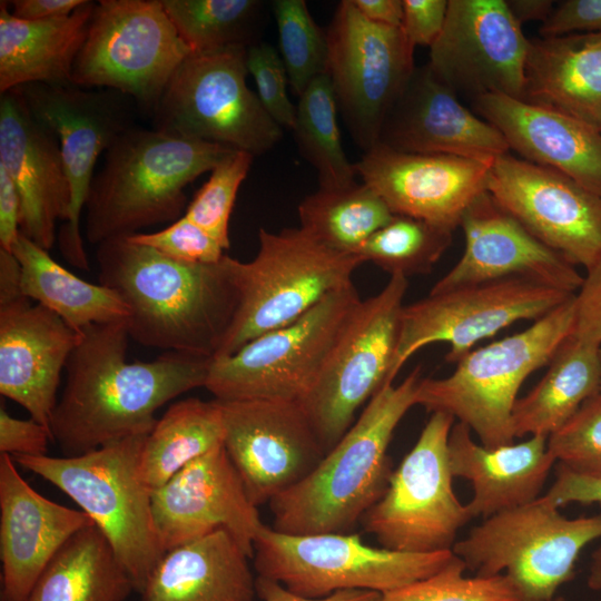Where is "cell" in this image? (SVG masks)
Segmentation results:
<instances>
[{"instance_id": "cell-21", "label": "cell", "mask_w": 601, "mask_h": 601, "mask_svg": "<svg viewBox=\"0 0 601 601\" xmlns=\"http://www.w3.org/2000/svg\"><path fill=\"white\" fill-rule=\"evenodd\" d=\"M154 522L165 553L218 529L253 559L265 526L224 445L194 460L151 493Z\"/></svg>"}, {"instance_id": "cell-15", "label": "cell", "mask_w": 601, "mask_h": 601, "mask_svg": "<svg viewBox=\"0 0 601 601\" xmlns=\"http://www.w3.org/2000/svg\"><path fill=\"white\" fill-rule=\"evenodd\" d=\"M327 69L337 108L364 152L377 145L384 121L414 70V47L402 28L365 19L341 1L326 30Z\"/></svg>"}, {"instance_id": "cell-29", "label": "cell", "mask_w": 601, "mask_h": 601, "mask_svg": "<svg viewBox=\"0 0 601 601\" xmlns=\"http://www.w3.org/2000/svg\"><path fill=\"white\" fill-rule=\"evenodd\" d=\"M471 432L457 422L449 437L451 472L473 487V497L465 504L471 520L487 519L536 500L555 463L548 437L534 435L490 449L476 443Z\"/></svg>"}, {"instance_id": "cell-14", "label": "cell", "mask_w": 601, "mask_h": 601, "mask_svg": "<svg viewBox=\"0 0 601 601\" xmlns=\"http://www.w3.org/2000/svg\"><path fill=\"white\" fill-rule=\"evenodd\" d=\"M455 418L435 412L361 522L382 548L410 553L452 550L471 520L453 490L449 437Z\"/></svg>"}, {"instance_id": "cell-44", "label": "cell", "mask_w": 601, "mask_h": 601, "mask_svg": "<svg viewBox=\"0 0 601 601\" xmlns=\"http://www.w3.org/2000/svg\"><path fill=\"white\" fill-rule=\"evenodd\" d=\"M548 450L555 462L572 472L601 479V391L549 435Z\"/></svg>"}, {"instance_id": "cell-8", "label": "cell", "mask_w": 601, "mask_h": 601, "mask_svg": "<svg viewBox=\"0 0 601 601\" xmlns=\"http://www.w3.org/2000/svg\"><path fill=\"white\" fill-rule=\"evenodd\" d=\"M600 538L601 513L569 519L543 495L484 519L452 551L476 575L506 574L520 601H551Z\"/></svg>"}, {"instance_id": "cell-24", "label": "cell", "mask_w": 601, "mask_h": 601, "mask_svg": "<svg viewBox=\"0 0 601 601\" xmlns=\"http://www.w3.org/2000/svg\"><path fill=\"white\" fill-rule=\"evenodd\" d=\"M0 166L20 197V234L49 250L68 218L69 181L58 138L14 89L0 96Z\"/></svg>"}, {"instance_id": "cell-47", "label": "cell", "mask_w": 601, "mask_h": 601, "mask_svg": "<svg viewBox=\"0 0 601 601\" xmlns=\"http://www.w3.org/2000/svg\"><path fill=\"white\" fill-rule=\"evenodd\" d=\"M52 441L48 426L33 418L21 420L11 416L0 407V454L41 456L47 455Z\"/></svg>"}, {"instance_id": "cell-25", "label": "cell", "mask_w": 601, "mask_h": 601, "mask_svg": "<svg viewBox=\"0 0 601 601\" xmlns=\"http://www.w3.org/2000/svg\"><path fill=\"white\" fill-rule=\"evenodd\" d=\"M377 144L412 154H439L493 162L509 152L503 135L472 112L428 65L415 68L388 112Z\"/></svg>"}, {"instance_id": "cell-51", "label": "cell", "mask_w": 601, "mask_h": 601, "mask_svg": "<svg viewBox=\"0 0 601 601\" xmlns=\"http://www.w3.org/2000/svg\"><path fill=\"white\" fill-rule=\"evenodd\" d=\"M544 496L556 508L569 503L601 505V479L584 476L560 465Z\"/></svg>"}, {"instance_id": "cell-48", "label": "cell", "mask_w": 601, "mask_h": 601, "mask_svg": "<svg viewBox=\"0 0 601 601\" xmlns=\"http://www.w3.org/2000/svg\"><path fill=\"white\" fill-rule=\"evenodd\" d=\"M572 335L584 343L601 346V256L587 269L575 293V323Z\"/></svg>"}, {"instance_id": "cell-13", "label": "cell", "mask_w": 601, "mask_h": 601, "mask_svg": "<svg viewBox=\"0 0 601 601\" xmlns=\"http://www.w3.org/2000/svg\"><path fill=\"white\" fill-rule=\"evenodd\" d=\"M407 286V278L391 276L380 293L359 300L298 402L326 452L355 422L358 408L390 384Z\"/></svg>"}, {"instance_id": "cell-38", "label": "cell", "mask_w": 601, "mask_h": 601, "mask_svg": "<svg viewBox=\"0 0 601 601\" xmlns=\"http://www.w3.org/2000/svg\"><path fill=\"white\" fill-rule=\"evenodd\" d=\"M337 104L327 73L315 78L299 96L292 128L300 155L317 173L319 188H341L356 183L341 141Z\"/></svg>"}, {"instance_id": "cell-59", "label": "cell", "mask_w": 601, "mask_h": 601, "mask_svg": "<svg viewBox=\"0 0 601 601\" xmlns=\"http://www.w3.org/2000/svg\"><path fill=\"white\" fill-rule=\"evenodd\" d=\"M551 601H566L564 598L562 597H555L553 600Z\"/></svg>"}, {"instance_id": "cell-19", "label": "cell", "mask_w": 601, "mask_h": 601, "mask_svg": "<svg viewBox=\"0 0 601 601\" xmlns=\"http://www.w3.org/2000/svg\"><path fill=\"white\" fill-rule=\"evenodd\" d=\"M224 449L255 506L304 480L326 454L298 402H220Z\"/></svg>"}, {"instance_id": "cell-1", "label": "cell", "mask_w": 601, "mask_h": 601, "mask_svg": "<svg viewBox=\"0 0 601 601\" xmlns=\"http://www.w3.org/2000/svg\"><path fill=\"white\" fill-rule=\"evenodd\" d=\"M129 338L127 322L81 332L50 422L52 442L66 456L149 434L162 405L205 387L213 358L166 352L152 361L128 362Z\"/></svg>"}, {"instance_id": "cell-40", "label": "cell", "mask_w": 601, "mask_h": 601, "mask_svg": "<svg viewBox=\"0 0 601 601\" xmlns=\"http://www.w3.org/2000/svg\"><path fill=\"white\" fill-rule=\"evenodd\" d=\"M453 240V231L422 219L394 215L358 248L363 263L371 262L390 276L428 274Z\"/></svg>"}, {"instance_id": "cell-26", "label": "cell", "mask_w": 601, "mask_h": 601, "mask_svg": "<svg viewBox=\"0 0 601 601\" xmlns=\"http://www.w3.org/2000/svg\"><path fill=\"white\" fill-rule=\"evenodd\" d=\"M92 524L83 511L39 494L20 475L12 456L0 454L1 601H28L58 551Z\"/></svg>"}, {"instance_id": "cell-45", "label": "cell", "mask_w": 601, "mask_h": 601, "mask_svg": "<svg viewBox=\"0 0 601 601\" xmlns=\"http://www.w3.org/2000/svg\"><path fill=\"white\" fill-rule=\"evenodd\" d=\"M127 237L185 264H215L226 255L223 246L209 233L184 215L160 230L140 231Z\"/></svg>"}, {"instance_id": "cell-32", "label": "cell", "mask_w": 601, "mask_h": 601, "mask_svg": "<svg viewBox=\"0 0 601 601\" xmlns=\"http://www.w3.org/2000/svg\"><path fill=\"white\" fill-rule=\"evenodd\" d=\"M95 6L86 0L69 16L29 21L13 17L1 1L0 92L30 83H71Z\"/></svg>"}, {"instance_id": "cell-33", "label": "cell", "mask_w": 601, "mask_h": 601, "mask_svg": "<svg viewBox=\"0 0 601 601\" xmlns=\"http://www.w3.org/2000/svg\"><path fill=\"white\" fill-rule=\"evenodd\" d=\"M600 391L601 346L571 335L550 361L541 381L516 400L512 412L514 437H549Z\"/></svg>"}, {"instance_id": "cell-23", "label": "cell", "mask_w": 601, "mask_h": 601, "mask_svg": "<svg viewBox=\"0 0 601 601\" xmlns=\"http://www.w3.org/2000/svg\"><path fill=\"white\" fill-rule=\"evenodd\" d=\"M460 227L465 248L457 263L431 288L521 278L575 294L582 285L575 266L523 227L485 190L465 209Z\"/></svg>"}, {"instance_id": "cell-2", "label": "cell", "mask_w": 601, "mask_h": 601, "mask_svg": "<svg viewBox=\"0 0 601 601\" xmlns=\"http://www.w3.org/2000/svg\"><path fill=\"white\" fill-rule=\"evenodd\" d=\"M99 283L129 309V337L147 347L214 358L238 306L233 257L185 264L128 237L97 247Z\"/></svg>"}, {"instance_id": "cell-41", "label": "cell", "mask_w": 601, "mask_h": 601, "mask_svg": "<svg viewBox=\"0 0 601 601\" xmlns=\"http://www.w3.org/2000/svg\"><path fill=\"white\" fill-rule=\"evenodd\" d=\"M280 58L293 92L300 96L327 69L326 31L313 19L304 0H275Z\"/></svg>"}, {"instance_id": "cell-11", "label": "cell", "mask_w": 601, "mask_h": 601, "mask_svg": "<svg viewBox=\"0 0 601 601\" xmlns=\"http://www.w3.org/2000/svg\"><path fill=\"white\" fill-rule=\"evenodd\" d=\"M190 53L161 0H100L73 63L71 83L119 91L151 116Z\"/></svg>"}, {"instance_id": "cell-31", "label": "cell", "mask_w": 601, "mask_h": 601, "mask_svg": "<svg viewBox=\"0 0 601 601\" xmlns=\"http://www.w3.org/2000/svg\"><path fill=\"white\" fill-rule=\"evenodd\" d=\"M521 100L601 129V32L530 39Z\"/></svg>"}, {"instance_id": "cell-16", "label": "cell", "mask_w": 601, "mask_h": 601, "mask_svg": "<svg viewBox=\"0 0 601 601\" xmlns=\"http://www.w3.org/2000/svg\"><path fill=\"white\" fill-rule=\"evenodd\" d=\"M574 294L521 278L482 282L430 293L404 305L388 382L422 347L444 342L446 362L457 363L473 346L513 323L539 319Z\"/></svg>"}, {"instance_id": "cell-56", "label": "cell", "mask_w": 601, "mask_h": 601, "mask_svg": "<svg viewBox=\"0 0 601 601\" xmlns=\"http://www.w3.org/2000/svg\"><path fill=\"white\" fill-rule=\"evenodd\" d=\"M21 297V266L12 252L0 248V305Z\"/></svg>"}, {"instance_id": "cell-22", "label": "cell", "mask_w": 601, "mask_h": 601, "mask_svg": "<svg viewBox=\"0 0 601 601\" xmlns=\"http://www.w3.org/2000/svg\"><path fill=\"white\" fill-rule=\"evenodd\" d=\"M492 162L412 154L377 144L355 162L357 175L394 215L454 231L470 204L486 190Z\"/></svg>"}, {"instance_id": "cell-39", "label": "cell", "mask_w": 601, "mask_h": 601, "mask_svg": "<svg viewBox=\"0 0 601 601\" xmlns=\"http://www.w3.org/2000/svg\"><path fill=\"white\" fill-rule=\"evenodd\" d=\"M181 39L194 53L235 46L249 40L260 9L257 0H161Z\"/></svg>"}, {"instance_id": "cell-52", "label": "cell", "mask_w": 601, "mask_h": 601, "mask_svg": "<svg viewBox=\"0 0 601 601\" xmlns=\"http://www.w3.org/2000/svg\"><path fill=\"white\" fill-rule=\"evenodd\" d=\"M256 593L263 601H380L382 594L370 590H342L324 598H307L292 592L279 582L256 577Z\"/></svg>"}, {"instance_id": "cell-7", "label": "cell", "mask_w": 601, "mask_h": 601, "mask_svg": "<svg viewBox=\"0 0 601 601\" xmlns=\"http://www.w3.org/2000/svg\"><path fill=\"white\" fill-rule=\"evenodd\" d=\"M258 242L254 259H233L238 306L215 357L296 321L352 284L354 270L363 264L358 255L337 252L300 227L277 233L260 228Z\"/></svg>"}, {"instance_id": "cell-18", "label": "cell", "mask_w": 601, "mask_h": 601, "mask_svg": "<svg viewBox=\"0 0 601 601\" xmlns=\"http://www.w3.org/2000/svg\"><path fill=\"white\" fill-rule=\"evenodd\" d=\"M486 190L574 266L588 269L601 256V197L566 175L506 152L491 164Z\"/></svg>"}, {"instance_id": "cell-3", "label": "cell", "mask_w": 601, "mask_h": 601, "mask_svg": "<svg viewBox=\"0 0 601 601\" xmlns=\"http://www.w3.org/2000/svg\"><path fill=\"white\" fill-rule=\"evenodd\" d=\"M420 367L385 384L359 417L299 483L268 504L273 529L294 535L349 533L383 496L392 475L388 446L416 405Z\"/></svg>"}, {"instance_id": "cell-35", "label": "cell", "mask_w": 601, "mask_h": 601, "mask_svg": "<svg viewBox=\"0 0 601 601\" xmlns=\"http://www.w3.org/2000/svg\"><path fill=\"white\" fill-rule=\"evenodd\" d=\"M135 585L96 524L73 534L38 578L28 601H125Z\"/></svg>"}, {"instance_id": "cell-58", "label": "cell", "mask_w": 601, "mask_h": 601, "mask_svg": "<svg viewBox=\"0 0 601 601\" xmlns=\"http://www.w3.org/2000/svg\"><path fill=\"white\" fill-rule=\"evenodd\" d=\"M587 584L589 589L601 592V544L591 554Z\"/></svg>"}, {"instance_id": "cell-34", "label": "cell", "mask_w": 601, "mask_h": 601, "mask_svg": "<svg viewBox=\"0 0 601 601\" xmlns=\"http://www.w3.org/2000/svg\"><path fill=\"white\" fill-rule=\"evenodd\" d=\"M11 252L21 266L22 295L58 315L76 332L95 324L128 321V306L114 289L79 278L22 234Z\"/></svg>"}, {"instance_id": "cell-50", "label": "cell", "mask_w": 601, "mask_h": 601, "mask_svg": "<svg viewBox=\"0 0 601 601\" xmlns=\"http://www.w3.org/2000/svg\"><path fill=\"white\" fill-rule=\"evenodd\" d=\"M542 37L601 32V0H566L539 28Z\"/></svg>"}, {"instance_id": "cell-30", "label": "cell", "mask_w": 601, "mask_h": 601, "mask_svg": "<svg viewBox=\"0 0 601 601\" xmlns=\"http://www.w3.org/2000/svg\"><path fill=\"white\" fill-rule=\"evenodd\" d=\"M249 559L227 530L218 529L167 551L139 601H254Z\"/></svg>"}, {"instance_id": "cell-53", "label": "cell", "mask_w": 601, "mask_h": 601, "mask_svg": "<svg viewBox=\"0 0 601 601\" xmlns=\"http://www.w3.org/2000/svg\"><path fill=\"white\" fill-rule=\"evenodd\" d=\"M20 197L9 174L0 166V248L11 252L20 234Z\"/></svg>"}, {"instance_id": "cell-20", "label": "cell", "mask_w": 601, "mask_h": 601, "mask_svg": "<svg viewBox=\"0 0 601 601\" xmlns=\"http://www.w3.org/2000/svg\"><path fill=\"white\" fill-rule=\"evenodd\" d=\"M529 41L505 0H449L427 65L457 96L521 99Z\"/></svg>"}, {"instance_id": "cell-55", "label": "cell", "mask_w": 601, "mask_h": 601, "mask_svg": "<svg viewBox=\"0 0 601 601\" xmlns=\"http://www.w3.org/2000/svg\"><path fill=\"white\" fill-rule=\"evenodd\" d=\"M353 3L362 16L371 22L402 28V0H353Z\"/></svg>"}, {"instance_id": "cell-28", "label": "cell", "mask_w": 601, "mask_h": 601, "mask_svg": "<svg viewBox=\"0 0 601 601\" xmlns=\"http://www.w3.org/2000/svg\"><path fill=\"white\" fill-rule=\"evenodd\" d=\"M473 105L522 159L555 169L601 197V129L501 93L480 96Z\"/></svg>"}, {"instance_id": "cell-5", "label": "cell", "mask_w": 601, "mask_h": 601, "mask_svg": "<svg viewBox=\"0 0 601 601\" xmlns=\"http://www.w3.org/2000/svg\"><path fill=\"white\" fill-rule=\"evenodd\" d=\"M575 323V294L530 327L472 349L443 378H422L416 405L457 418L481 444H512V412L523 382L550 361Z\"/></svg>"}, {"instance_id": "cell-4", "label": "cell", "mask_w": 601, "mask_h": 601, "mask_svg": "<svg viewBox=\"0 0 601 601\" xmlns=\"http://www.w3.org/2000/svg\"><path fill=\"white\" fill-rule=\"evenodd\" d=\"M233 150L155 128H129L106 150L92 178L83 208L86 239L98 246L179 219L185 188Z\"/></svg>"}, {"instance_id": "cell-9", "label": "cell", "mask_w": 601, "mask_h": 601, "mask_svg": "<svg viewBox=\"0 0 601 601\" xmlns=\"http://www.w3.org/2000/svg\"><path fill=\"white\" fill-rule=\"evenodd\" d=\"M454 556L452 550L410 553L375 548L359 534H285L264 526L254 542L257 575L294 593L324 598L342 590L381 594L427 578Z\"/></svg>"}, {"instance_id": "cell-17", "label": "cell", "mask_w": 601, "mask_h": 601, "mask_svg": "<svg viewBox=\"0 0 601 601\" xmlns=\"http://www.w3.org/2000/svg\"><path fill=\"white\" fill-rule=\"evenodd\" d=\"M30 112L58 138L70 188V208L57 242L65 259L88 270L81 216L98 158L115 139L135 126L136 102L110 89L30 83L14 88Z\"/></svg>"}, {"instance_id": "cell-10", "label": "cell", "mask_w": 601, "mask_h": 601, "mask_svg": "<svg viewBox=\"0 0 601 601\" xmlns=\"http://www.w3.org/2000/svg\"><path fill=\"white\" fill-rule=\"evenodd\" d=\"M247 49L191 52L165 88L152 128L254 156L270 150L283 130L247 86Z\"/></svg>"}, {"instance_id": "cell-42", "label": "cell", "mask_w": 601, "mask_h": 601, "mask_svg": "<svg viewBox=\"0 0 601 601\" xmlns=\"http://www.w3.org/2000/svg\"><path fill=\"white\" fill-rule=\"evenodd\" d=\"M465 570L454 554L440 571L386 592L380 601H520L506 574L466 577Z\"/></svg>"}, {"instance_id": "cell-57", "label": "cell", "mask_w": 601, "mask_h": 601, "mask_svg": "<svg viewBox=\"0 0 601 601\" xmlns=\"http://www.w3.org/2000/svg\"><path fill=\"white\" fill-rule=\"evenodd\" d=\"M506 3L521 26L528 21L544 22L555 7L550 0H506Z\"/></svg>"}, {"instance_id": "cell-46", "label": "cell", "mask_w": 601, "mask_h": 601, "mask_svg": "<svg viewBox=\"0 0 601 601\" xmlns=\"http://www.w3.org/2000/svg\"><path fill=\"white\" fill-rule=\"evenodd\" d=\"M247 69L256 85V95L273 120L292 129L296 106L288 98L286 68L277 50L266 42L253 43L247 49Z\"/></svg>"}, {"instance_id": "cell-37", "label": "cell", "mask_w": 601, "mask_h": 601, "mask_svg": "<svg viewBox=\"0 0 601 601\" xmlns=\"http://www.w3.org/2000/svg\"><path fill=\"white\" fill-rule=\"evenodd\" d=\"M394 214L366 184L318 188L298 205L300 228L324 245L356 254Z\"/></svg>"}, {"instance_id": "cell-27", "label": "cell", "mask_w": 601, "mask_h": 601, "mask_svg": "<svg viewBox=\"0 0 601 601\" xmlns=\"http://www.w3.org/2000/svg\"><path fill=\"white\" fill-rule=\"evenodd\" d=\"M31 302L0 305V393L50 428L61 373L81 333Z\"/></svg>"}, {"instance_id": "cell-6", "label": "cell", "mask_w": 601, "mask_h": 601, "mask_svg": "<svg viewBox=\"0 0 601 601\" xmlns=\"http://www.w3.org/2000/svg\"><path fill=\"white\" fill-rule=\"evenodd\" d=\"M148 434L134 435L76 456H12L87 513L108 540L138 593L165 555L156 531L151 493L140 474Z\"/></svg>"}, {"instance_id": "cell-43", "label": "cell", "mask_w": 601, "mask_h": 601, "mask_svg": "<svg viewBox=\"0 0 601 601\" xmlns=\"http://www.w3.org/2000/svg\"><path fill=\"white\" fill-rule=\"evenodd\" d=\"M254 155L233 150L209 173L184 211V216L209 233L226 250L230 246L229 219L238 189L246 178Z\"/></svg>"}, {"instance_id": "cell-49", "label": "cell", "mask_w": 601, "mask_h": 601, "mask_svg": "<svg viewBox=\"0 0 601 601\" xmlns=\"http://www.w3.org/2000/svg\"><path fill=\"white\" fill-rule=\"evenodd\" d=\"M402 30L408 42L431 47L441 35L447 13V0H402Z\"/></svg>"}, {"instance_id": "cell-12", "label": "cell", "mask_w": 601, "mask_h": 601, "mask_svg": "<svg viewBox=\"0 0 601 601\" xmlns=\"http://www.w3.org/2000/svg\"><path fill=\"white\" fill-rule=\"evenodd\" d=\"M359 300L352 283L296 321L255 337L230 355L214 357L205 388L220 402H300Z\"/></svg>"}, {"instance_id": "cell-54", "label": "cell", "mask_w": 601, "mask_h": 601, "mask_svg": "<svg viewBox=\"0 0 601 601\" xmlns=\"http://www.w3.org/2000/svg\"><path fill=\"white\" fill-rule=\"evenodd\" d=\"M86 0H13L7 1L11 14L21 20L38 21L71 14Z\"/></svg>"}, {"instance_id": "cell-36", "label": "cell", "mask_w": 601, "mask_h": 601, "mask_svg": "<svg viewBox=\"0 0 601 601\" xmlns=\"http://www.w3.org/2000/svg\"><path fill=\"white\" fill-rule=\"evenodd\" d=\"M223 442V411L217 400L177 401L157 420L145 440L140 454L141 477L154 491Z\"/></svg>"}]
</instances>
